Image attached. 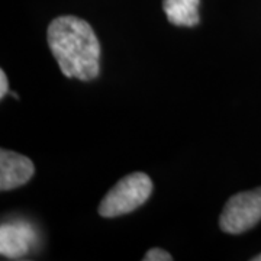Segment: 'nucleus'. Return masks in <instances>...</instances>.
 I'll use <instances>...</instances> for the list:
<instances>
[{
    "mask_svg": "<svg viewBox=\"0 0 261 261\" xmlns=\"http://www.w3.org/2000/svg\"><path fill=\"white\" fill-rule=\"evenodd\" d=\"M48 45L68 79L89 82L100 73V44L90 23L77 16H58L48 27Z\"/></svg>",
    "mask_w": 261,
    "mask_h": 261,
    "instance_id": "1",
    "label": "nucleus"
},
{
    "mask_svg": "<svg viewBox=\"0 0 261 261\" xmlns=\"http://www.w3.org/2000/svg\"><path fill=\"white\" fill-rule=\"evenodd\" d=\"M152 193V181L145 173H130L122 177L108 192L99 205V215L103 218H118L130 214L142 206Z\"/></svg>",
    "mask_w": 261,
    "mask_h": 261,
    "instance_id": "2",
    "label": "nucleus"
},
{
    "mask_svg": "<svg viewBox=\"0 0 261 261\" xmlns=\"http://www.w3.org/2000/svg\"><path fill=\"white\" fill-rule=\"evenodd\" d=\"M261 221V187L231 196L219 216V226L226 233L247 232Z\"/></svg>",
    "mask_w": 261,
    "mask_h": 261,
    "instance_id": "3",
    "label": "nucleus"
},
{
    "mask_svg": "<svg viewBox=\"0 0 261 261\" xmlns=\"http://www.w3.org/2000/svg\"><path fill=\"white\" fill-rule=\"evenodd\" d=\"M35 173L34 163L15 151H0V190L8 192L27 185Z\"/></svg>",
    "mask_w": 261,
    "mask_h": 261,
    "instance_id": "4",
    "label": "nucleus"
},
{
    "mask_svg": "<svg viewBox=\"0 0 261 261\" xmlns=\"http://www.w3.org/2000/svg\"><path fill=\"white\" fill-rule=\"evenodd\" d=\"M37 243V237L27 222H5L0 229V251L9 258H20Z\"/></svg>",
    "mask_w": 261,
    "mask_h": 261,
    "instance_id": "5",
    "label": "nucleus"
},
{
    "mask_svg": "<svg viewBox=\"0 0 261 261\" xmlns=\"http://www.w3.org/2000/svg\"><path fill=\"white\" fill-rule=\"evenodd\" d=\"M200 0H163L168 22L176 27H195L199 23Z\"/></svg>",
    "mask_w": 261,
    "mask_h": 261,
    "instance_id": "6",
    "label": "nucleus"
},
{
    "mask_svg": "<svg viewBox=\"0 0 261 261\" xmlns=\"http://www.w3.org/2000/svg\"><path fill=\"white\" fill-rule=\"evenodd\" d=\"M144 261H171L173 257L170 255V252L164 251L161 248H151L145 255H144Z\"/></svg>",
    "mask_w": 261,
    "mask_h": 261,
    "instance_id": "7",
    "label": "nucleus"
},
{
    "mask_svg": "<svg viewBox=\"0 0 261 261\" xmlns=\"http://www.w3.org/2000/svg\"><path fill=\"white\" fill-rule=\"evenodd\" d=\"M6 94H9V86H8V77L6 73L2 70L0 71V97L3 99Z\"/></svg>",
    "mask_w": 261,
    "mask_h": 261,
    "instance_id": "8",
    "label": "nucleus"
},
{
    "mask_svg": "<svg viewBox=\"0 0 261 261\" xmlns=\"http://www.w3.org/2000/svg\"><path fill=\"white\" fill-rule=\"evenodd\" d=\"M252 261H261V254L260 255H257V257H254V258H252Z\"/></svg>",
    "mask_w": 261,
    "mask_h": 261,
    "instance_id": "9",
    "label": "nucleus"
}]
</instances>
